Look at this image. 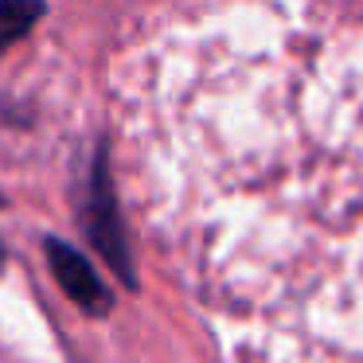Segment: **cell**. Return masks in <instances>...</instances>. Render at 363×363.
I'll return each instance as SVG.
<instances>
[{
  "instance_id": "obj_3",
  "label": "cell",
  "mask_w": 363,
  "mask_h": 363,
  "mask_svg": "<svg viewBox=\"0 0 363 363\" xmlns=\"http://www.w3.org/2000/svg\"><path fill=\"white\" fill-rule=\"evenodd\" d=\"M48 16V0H0V55Z\"/></svg>"
},
{
  "instance_id": "obj_2",
  "label": "cell",
  "mask_w": 363,
  "mask_h": 363,
  "mask_svg": "<svg viewBox=\"0 0 363 363\" xmlns=\"http://www.w3.org/2000/svg\"><path fill=\"white\" fill-rule=\"evenodd\" d=\"M43 250H48V266H51V274H55L59 289H63L82 313L86 316H106L110 313L113 297H110V289L102 285L98 269L86 262V254L74 250L71 242H63V238H48Z\"/></svg>"
},
{
  "instance_id": "obj_1",
  "label": "cell",
  "mask_w": 363,
  "mask_h": 363,
  "mask_svg": "<svg viewBox=\"0 0 363 363\" xmlns=\"http://www.w3.org/2000/svg\"><path fill=\"white\" fill-rule=\"evenodd\" d=\"M82 227H86L90 242L102 250V258L118 269V277L125 285H137L133 274V258H129V238H125V223H121L118 199H113V184L106 172V149H98L94 157V172H90V191H86V207H82Z\"/></svg>"
},
{
  "instance_id": "obj_4",
  "label": "cell",
  "mask_w": 363,
  "mask_h": 363,
  "mask_svg": "<svg viewBox=\"0 0 363 363\" xmlns=\"http://www.w3.org/2000/svg\"><path fill=\"white\" fill-rule=\"evenodd\" d=\"M0 269H4V250H0Z\"/></svg>"
}]
</instances>
